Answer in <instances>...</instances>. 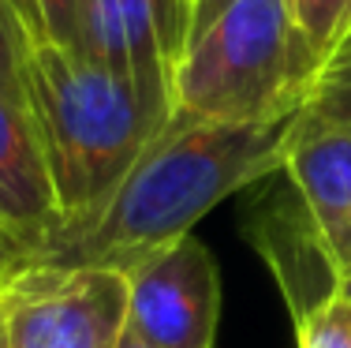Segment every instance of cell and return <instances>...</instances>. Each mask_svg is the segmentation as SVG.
<instances>
[{"instance_id": "obj_1", "label": "cell", "mask_w": 351, "mask_h": 348, "mask_svg": "<svg viewBox=\"0 0 351 348\" xmlns=\"http://www.w3.org/2000/svg\"><path fill=\"white\" fill-rule=\"evenodd\" d=\"M303 109L269 124H213L169 116L101 210L68 221L30 262L128 270L142 255L191 236L228 195L284 169Z\"/></svg>"}, {"instance_id": "obj_2", "label": "cell", "mask_w": 351, "mask_h": 348, "mask_svg": "<svg viewBox=\"0 0 351 348\" xmlns=\"http://www.w3.org/2000/svg\"><path fill=\"white\" fill-rule=\"evenodd\" d=\"M23 97L45 154L60 225L101 210L172 109L120 71L56 41H27Z\"/></svg>"}, {"instance_id": "obj_3", "label": "cell", "mask_w": 351, "mask_h": 348, "mask_svg": "<svg viewBox=\"0 0 351 348\" xmlns=\"http://www.w3.org/2000/svg\"><path fill=\"white\" fill-rule=\"evenodd\" d=\"M317 60L284 0H232L172 64V116L269 124L306 105Z\"/></svg>"}, {"instance_id": "obj_4", "label": "cell", "mask_w": 351, "mask_h": 348, "mask_svg": "<svg viewBox=\"0 0 351 348\" xmlns=\"http://www.w3.org/2000/svg\"><path fill=\"white\" fill-rule=\"evenodd\" d=\"M4 348H116L128 318L120 270L27 262L0 285Z\"/></svg>"}, {"instance_id": "obj_5", "label": "cell", "mask_w": 351, "mask_h": 348, "mask_svg": "<svg viewBox=\"0 0 351 348\" xmlns=\"http://www.w3.org/2000/svg\"><path fill=\"white\" fill-rule=\"evenodd\" d=\"M123 273V329L149 348H213L221 326V270L191 232L142 255Z\"/></svg>"}, {"instance_id": "obj_6", "label": "cell", "mask_w": 351, "mask_h": 348, "mask_svg": "<svg viewBox=\"0 0 351 348\" xmlns=\"http://www.w3.org/2000/svg\"><path fill=\"white\" fill-rule=\"evenodd\" d=\"M284 172L337 285L351 273V128L317 120L303 109L291 131Z\"/></svg>"}, {"instance_id": "obj_7", "label": "cell", "mask_w": 351, "mask_h": 348, "mask_svg": "<svg viewBox=\"0 0 351 348\" xmlns=\"http://www.w3.org/2000/svg\"><path fill=\"white\" fill-rule=\"evenodd\" d=\"M79 53L120 71L172 109V60L157 0H82Z\"/></svg>"}, {"instance_id": "obj_8", "label": "cell", "mask_w": 351, "mask_h": 348, "mask_svg": "<svg viewBox=\"0 0 351 348\" xmlns=\"http://www.w3.org/2000/svg\"><path fill=\"white\" fill-rule=\"evenodd\" d=\"M60 221V202L34 120L0 90V229L12 232L34 259Z\"/></svg>"}, {"instance_id": "obj_9", "label": "cell", "mask_w": 351, "mask_h": 348, "mask_svg": "<svg viewBox=\"0 0 351 348\" xmlns=\"http://www.w3.org/2000/svg\"><path fill=\"white\" fill-rule=\"evenodd\" d=\"M284 4L322 68L337 53L340 41L351 34V0H284Z\"/></svg>"}, {"instance_id": "obj_10", "label": "cell", "mask_w": 351, "mask_h": 348, "mask_svg": "<svg viewBox=\"0 0 351 348\" xmlns=\"http://www.w3.org/2000/svg\"><path fill=\"white\" fill-rule=\"evenodd\" d=\"M303 109L311 116H317V120L351 128V34L340 41L337 53L317 68Z\"/></svg>"}, {"instance_id": "obj_11", "label": "cell", "mask_w": 351, "mask_h": 348, "mask_svg": "<svg viewBox=\"0 0 351 348\" xmlns=\"http://www.w3.org/2000/svg\"><path fill=\"white\" fill-rule=\"evenodd\" d=\"M299 348H351V300L329 292L317 308L295 318Z\"/></svg>"}, {"instance_id": "obj_12", "label": "cell", "mask_w": 351, "mask_h": 348, "mask_svg": "<svg viewBox=\"0 0 351 348\" xmlns=\"http://www.w3.org/2000/svg\"><path fill=\"white\" fill-rule=\"evenodd\" d=\"M23 49H27V30H23L19 15L12 12L8 0H0V90H4L12 102H19L27 109V97H23Z\"/></svg>"}, {"instance_id": "obj_13", "label": "cell", "mask_w": 351, "mask_h": 348, "mask_svg": "<svg viewBox=\"0 0 351 348\" xmlns=\"http://www.w3.org/2000/svg\"><path fill=\"white\" fill-rule=\"evenodd\" d=\"M79 8L82 0H38L45 38L56 41V45L79 49Z\"/></svg>"}, {"instance_id": "obj_14", "label": "cell", "mask_w": 351, "mask_h": 348, "mask_svg": "<svg viewBox=\"0 0 351 348\" xmlns=\"http://www.w3.org/2000/svg\"><path fill=\"white\" fill-rule=\"evenodd\" d=\"M161 8V27H165V49H169V60L176 64L183 49V23H187V0H157Z\"/></svg>"}, {"instance_id": "obj_15", "label": "cell", "mask_w": 351, "mask_h": 348, "mask_svg": "<svg viewBox=\"0 0 351 348\" xmlns=\"http://www.w3.org/2000/svg\"><path fill=\"white\" fill-rule=\"evenodd\" d=\"M228 4H232V0H187V27H183V45H187L191 38L202 34V30L210 27V23H213ZM180 53H183V49H180Z\"/></svg>"}, {"instance_id": "obj_16", "label": "cell", "mask_w": 351, "mask_h": 348, "mask_svg": "<svg viewBox=\"0 0 351 348\" xmlns=\"http://www.w3.org/2000/svg\"><path fill=\"white\" fill-rule=\"evenodd\" d=\"M30 262V251L19 244V240L12 236V232L0 229V285H4L8 277H12L15 270H23Z\"/></svg>"}, {"instance_id": "obj_17", "label": "cell", "mask_w": 351, "mask_h": 348, "mask_svg": "<svg viewBox=\"0 0 351 348\" xmlns=\"http://www.w3.org/2000/svg\"><path fill=\"white\" fill-rule=\"evenodd\" d=\"M12 12L19 15L23 30H27V41H49L45 27H41V15H38V0H8Z\"/></svg>"}, {"instance_id": "obj_18", "label": "cell", "mask_w": 351, "mask_h": 348, "mask_svg": "<svg viewBox=\"0 0 351 348\" xmlns=\"http://www.w3.org/2000/svg\"><path fill=\"white\" fill-rule=\"evenodd\" d=\"M116 348H149V345H146V341H138L135 334H128V329H123L120 341H116Z\"/></svg>"}, {"instance_id": "obj_19", "label": "cell", "mask_w": 351, "mask_h": 348, "mask_svg": "<svg viewBox=\"0 0 351 348\" xmlns=\"http://www.w3.org/2000/svg\"><path fill=\"white\" fill-rule=\"evenodd\" d=\"M332 292H337V296H344V300H351V273H348V277H340L337 285H332Z\"/></svg>"}, {"instance_id": "obj_20", "label": "cell", "mask_w": 351, "mask_h": 348, "mask_svg": "<svg viewBox=\"0 0 351 348\" xmlns=\"http://www.w3.org/2000/svg\"><path fill=\"white\" fill-rule=\"evenodd\" d=\"M0 348H4V308H0Z\"/></svg>"}, {"instance_id": "obj_21", "label": "cell", "mask_w": 351, "mask_h": 348, "mask_svg": "<svg viewBox=\"0 0 351 348\" xmlns=\"http://www.w3.org/2000/svg\"><path fill=\"white\" fill-rule=\"evenodd\" d=\"M183 27H187V23H183Z\"/></svg>"}]
</instances>
